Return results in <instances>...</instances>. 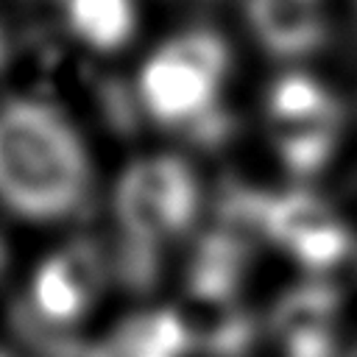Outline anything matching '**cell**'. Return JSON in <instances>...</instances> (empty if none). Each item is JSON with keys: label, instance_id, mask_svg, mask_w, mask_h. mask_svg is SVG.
Masks as SVG:
<instances>
[{"label": "cell", "instance_id": "8", "mask_svg": "<svg viewBox=\"0 0 357 357\" xmlns=\"http://www.w3.org/2000/svg\"><path fill=\"white\" fill-rule=\"evenodd\" d=\"M70 31L89 47L112 53L134 36V0H64Z\"/></svg>", "mask_w": 357, "mask_h": 357}, {"label": "cell", "instance_id": "5", "mask_svg": "<svg viewBox=\"0 0 357 357\" xmlns=\"http://www.w3.org/2000/svg\"><path fill=\"white\" fill-rule=\"evenodd\" d=\"M265 237H271L296 262L315 273L340 265L354 243L351 229L343 223V218L310 190L268 195Z\"/></svg>", "mask_w": 357, "mask_h": 357}, {"label": "cell", "instance_id": "13", "mask_svg": "<svg viewBox=\"0 0 357 357\" xmlns=\"http://www.w3.org/2000/svg\"><path fill=\"white\" fill-rule=\"evenodd\" d=\"M3 265H6V245H3V240H0V271H3Z\"/></svg>", "mask_w": 357, "mask_h": 357}, {"label": "cell", "instance_id": "1", "mask_svg": "<svg viewBox=\"0 0 357 357\" xmlns=\"http://www.w3.org/2000/svg\"><path fill=\"white\" fill-rule=\"evenodd\" d=\"M89 153L67 117L42 100L0 106V201L28 220H61L86 204Z\"/></svg>", "mask_w": 357, "mask_h": 357}, {"label": "cell", "instance_id": "11", "mask_svg": "<svg viewBox=\"0 0 357 357\" xmlns=\"http://www.w3.org/2000/svg\"><path fill=\"white\" fill-rule=\"evenodd\" d=\"M47 357H112L106 349L100 346H89V343H78V340H67L59 343L56 349L47 351Z\"/></svg>", "mask_w": 357, "mask_h": 357}, {"label": "cell", "instance_id": "12", "mask_svg": "<svg viewBox=\"0 0 357 357\" xmlns=\"http://www.w3.org/2000/svg\"><path fill=\"white\" fill-rule=\"evenodd\" d=\"M6 61H8V42H6V33L0 28V70L6 67Z\"/></svg>", "mask_w": 357, "mask_h": 357}, {"label": "cell", "instance_id": "10", "mask_svg": "<svg viewBox=\"0 0 357 357\" xmlns=\"http://www.w3.org/2000/svg\"><path fill=\"white\" fill-rule=\"evenodd\" d=\"M190 340L187 324L176 312H151L134 318L120 337L123 357H178Z\"/></svg>", "mask_w": 357, "mask_h": 357}, {"label": "cell", "instance_id": "3", "mask_svg": "<svg viewBox=\"0 0 357 357\" xmlns=\"http://www.w3.org/2000/svg\"><path fill=\"white\" fill-rule=\"evenodd\" d=\"M198 209V178L178 156H148L134 162L114 192L123 243L151 251H159L165 240L187 231Z\"/></svg>", "mask_w": 357, "mask_h": 357}, {"label": "cell", "instance_id": "2", "mask_svg": "<svg viewBox=\"0 0 357 357\" xmlns=\"http://www.w3.org/2000/svg\"><path fill=\"white\" fill-rule=\"evenodd\" d=\"M229 73V47L212 31H187L162 45L139 73V98L153 120L184 126L198 139L226 131L218 92Z\"/></svg>", "mask_w": 357, "mask_h": 357}, {"label": "cell", "instance_id": "6", "mask_svg": "<svg viewBox=\"0 0 357 357\" xmlns=\"http://www.w3.org/2000/svg\"><path fill=\"white\" fill-rule=\"evenodd\" d=\"M106 279V262L95 243L75 240L50 254L33 273L31 301L45 321L67 324L81 318L98 298Z\"/></svg>", "mask_w": 357, "mask_h": 357}, {"label": "cell", "instance_id": "9", "mask_svg": "<svg viewBox=\"0 0 357 357\" xmlns=\"http://www.w3.org/2000/svg\"><path fill=\"white\" fill-rule=\"evenodd\" d=\"M337 312V298L324 284H307L287 293L276 307V329L290 346L329 343V326Z\"/></svg>", "mask_w": 357, "mask_h": 357}, {"label": "cell", "instance_id": "4", "mask_svg": "<svg viewBox=\"0 0 357 357\" xmlns=\"http://www.w3.org/2000/svg\"><path fill=\"white\" fill-rule=\"evenodd\" d=\"M268 126L282 165L293 176H315L337 151L343 109L312 75L287 73L268 92Z\"/></svg>", "mask_w": 357, "mask_h": 357}, {"label": "cell", "instance_id": "14", "mask_svg": "<svg viewBox=\"0 0 357 357\" xmlns=\"http://www.w3.org/2000/svg\"><path fill=\"white\" fill-rule=\"evenodd\" d=\"M351 357H357V349H354V351H351Z\"/></svg>", "mask_w": 357, "mask_h": 357}, {"label": "cell", "instance_id": "7", "mask_svg": "<svg viewBox=\"0 0 357 357\" xmlns=\"http://www.w3.org/2000/svg\"><path fill=\"white\" fill-rule=\"evenodd\" d=\"M248 22L276 56H304L326 33L318 0H248Z\"/></svg>", "mask_w": 357, "mask_h": 357}]
</instances>
